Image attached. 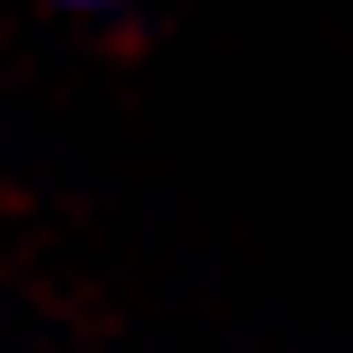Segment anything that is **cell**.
Masks as SVG:
<instances>
[{
	"label": "cell",
	"instance_id": "6da1fadb",
	"mask_svg": "<svg viewBox=\"0 0 353 353\" xmlns=\"http://www.w3.org/2000/svg\"><path fill=\"white\" fill-rule=\"evenodd\" d=\"M62 9H106V0H62Z\"/></svg>",
	"mask_w": 353,
	"mask_h": 353
}]
</instances>
